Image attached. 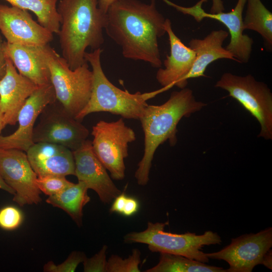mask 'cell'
I'll return each mask as SVG.
<instances>
[{"label":"cell","mask_w":272,"mask_h":272,"mask_svg":"<svg viewBox=\"0 0 272 272\" xmlns=\"http://www.w3.org/2000/svg\"><path fill=\"white\" fill-rule=\"evenodd\" d=\"M127 196L125 192H121L114 199V201L110 209L111 213H117L122 214Z\"/></svg>","instance_id":"31"},{"label":"cell","mask_w":272,"mask_h":272,"mask_svg":"<svg viewBox=\"0 0 272 272\" xmlns=\"http://www.w3.org/2000/svg\"><path fill=\"white\" fill-rule=\"evenodd\" d=\"M272 247V228L232 238L230 244L215 252L206 253L209 259L223 260L229 264L226 272H251Z\"/></svg>","instance_id":"10"},{"label":"cell","mask_w":272,"mask_h":272,"mask_svg":"<svg viewBox=\"0 0 272 272\" xmlns=\"http://www.w3.org/2000/svg\"><path fill=\"white\" fill-rule=\"evenodd\" d=\"M37 186L41 192L48 196L55 195L74 183L65 178V176L46 175L37 177Z\"/></svg>","instance_id":"26"},{"label":"cell","mask_w":272,"mask_h":272,"mask_svg":"<svg viewBox=\"0 0 272 272\" xmlns=\"http://www.w3.org/2000/svg\"><path fill=\"white\" fill-rule=\"evenodd\" d=\"M208 0H200L199 1L201 4L207 2ZM225 10L223 2L222 0H212V5L210 13L211 14L218 13L223 12Z\"/></svg>","instance_id":"33"},{"label":"cell","mask_w":272,"mask_h":272,"mask_svg":"<svg viewBox=\"0 0 272 272\" xmlns=\"http://www.w3.org/2000/svg\"><path fill=\"white\" fill-rule=\"evenodd\" d=\"M246 3V0H238L231 11L216 14L206 13L201 7L202 4L199 2L190 7L177 5L176 9L185 15L191 16L198 22L207 18L223 24L227 28L230 35V42L225 48L232 54L237 62L247 63L250 57L253 40L243 33L245 29L242 13Z\"/></svg>","instance_id":"12"},{"label":"cell","mask_w":272,"mask_h":272,"mask_svg":"<svg viewBox=\"0 0 272 272\" xmlns=\"http://www.w3.org/2000/svg\"><path fill=\"white\" fill-rule=\"evenodd\" d=\"M6 56L18 72L37 86L51 84L49 68L42 55L40 46L11 44L4 41Z\"/></svg>","instance_id":"19"},{"label":"cell","mask_w":272,"mask_h":272,"mask_svg":"<svg viewBox=\"0 0 272 272\" xmlns=\"http://www.w3.org/2000/svg\"><path fill=\"white\" fill-rule=\"evenodd\" d=\"M159 261L146 272H225L221 267L206 264L182 255L160 253Z\"/></svg>","instance_id":"24"},{"label":"cell","mask_w":272,"mask_h":272,"mask_svg":"<svg viewBox=\"0 0 272 272\" xmlns=\"http://www.w3.org/2000/svg\"><path fill=\"white\" fill-rule=\"evenodd\" d=\"M168 224V221L155 223L149 222L145 230L129 233L124 237V241L128 243L146 244L153 252L180 255L203 263L208 262L209 258L202 251V247L222 242L218 234L212 231H206L201 235L166 232L164 228Z\"/></svg>","instance_id":"6"},{"label":"cell","mask_w":272,"mask_h":272,"mask_svg":"<svg viewBox=\"0 0 272 272\" xmlns=\"http://www.w3.org/2000/svg\"><path fill=\"white\" fill-rule=\"evenodd\" d=\"M25 152L15 149H0V175L15 191L13 200L21 207L41 201L37 176Z\"/></svg>","instance_id":"11"},{"label":"cell","mask_w":272,"mask_h":272,"mask_svg":"<svg viewBox=\"0 0 272 272\" xmlns=\"http://www.w3.org/2000/svg\"><path fill=\"white\" fill-rule=\"evenodd\" d=\"M73 153L75 175L78 181L85 183L88 189L94 190L102 202L110 203L122 192L94 153L91 141L87 139Z\"/></svg>","instance_id":"15"},{"label":"cell","mask_w":272,"mask_h":272,"mask_svg":"<svg viewBox=\"0 0 272 272\" xmlns=\"http://www.w3.org/2000/svg\"><path fill=\"white\" fill-rule=\"evenodd\" d=\"M11 6L32 12L38 22L48 30L57 34L60 27V16L57 11L59 0H5Z\"/></svg>","instance_id":"22"},{"label":"cell","mask_w":272,"mask_h":272,"mask_svg":"<svg viewBox=\"0 0 272 272\" xmlns=\"http://www.w3.org/2000/svg\"><path fill=\"white\" fill-rule=\"evenodd\" d=\"M116 0H99V8L104 13H106L110 5Z\"/></svg>","instance_id":"35"},{"label":"cell","mask_w":272,"mask_h":272,"mask_svg":"<svg viewBox=\"0 0 272 272\" xmlns=\"http://www.w3.org/2000/svg\"><path fill=\"white\" fill-rule=\"evenodd\" d=\"M247 8L243 19L244 29L254 31L263 39L265 46L272 47V13L261 0H246Z\"/></svg>","instance_id":"23"},{"label":"cell","mask_w":272,"mask_h":272,"mask_svg":"<svg viewBox=\"0 0 272 272\" xmlns=\"http://www.w3.org/2000/svg\"><path fill=\"white\" fill-rule=\"evenodd\" d=\"M228 36V32L220 29L211 31L202 39L192 38L190 40L189 47L195 52V58L192 69L186 77L187 81L204 76L207 66L216 60L228 59L237 61L223 46Z\"/></svg>","instance_id":"20"},{"label":"cell","mask_w":272,"mask_h":272,"mask_svg":"<svg viewBox=\"0 0 272 272\" xmlns=\"http://www.w3.org/2000/svg\"><path fill=\"white\" fill-rule=\"evenodd\" d=\"M106 14L105 32L121 47L124 57L161 67L158 39L166 33V19L158 11L155 0L150 4L116 0Z\"/></svg>","instance_id":"1"},{"label":"cell","mask_w":272,"mask_h":272,"mask_svg":"<svg viewBox=\"0 0 272 272\" xmlns=\"http://www.w3.org/2000/svg\"><path fill=\"white\" fill-rule=\"evenodd\" d=\"M165 28L169 38L170 53L164 61L165 68L160 67L157 71L156 79L163 87L171 89L175 86L183 89L187 85L186 77L192 69L195 53L176 35L170 19H166Z\"/></svg>","instance_id":"16"},{"label":"cell","mask_w":272,"mask_h":272,"mask_svg":"<svg viewBox=\"0 0 272 272\" xmlns=\"http://www.w3.org/2000/svg\"><path fill=\"white\" fill-rule=\"evenodd\" d=\"M102 51L99 48L85 54V59L92 67V89L88 102L76 118L81 122L90 113L105 112L125 118L139 120L148 105L147 101L170 89L162 87L150 92L134 94L120 89L110 82L103 71L101 63Z\"/></svg>","instance_id":"4"},{"label":"cell","mask_w":272,"mask_h":272,"mask_svg":"<svg viewBox=\"0 0 272 272\" xmlns=\"http://www.w3.org/2000/svg\"><path fill=\"white\" fill-rule=\"evenodd\" d=\"M4 41L0 35V81L6 74L7 64L6 56L3 46Z\"/></svg>","instance_id":"32"},{"label":"cell","mask_w":272,"mask_h":272,"mask_svg":"<svg viewBox=\"0 0 272 272\" xmlns=\"http://www.w3.org/2000/svg\"><path fill=\"white\" fill-rule=\"evenodd\" d=\"M0 189H3L10 194L15 195V191L10 187L3 179L0 175Z\"/></svg>","instance_id":"36"},{"label":"cell","mask_w":272,"mask_h":272,"mask_svg":"<svg viewBox=\"0 0 272 272\" xmlns=\"http://www.w3.org/2000/svg\"><path fill=\"white\" fill-rule=\"evenodd\" d=\"M92 146L94 153L112 178L125 177L124 159L128 156V144L135 140L133 130L122 118L112 122L100 120L93 126Z\"/></svg>","instance_id":"8"},{"label":"cell","mask_w":272,"mask_h":272,"mask_svg":"<svg viewBox=\"0 0 272 272\" xmlns=\"http://www.w3.org/2000/svg\"><path fill=\"white\" fill-rule=\"evenodd\" d=\"M47 65L56 99L75 118L87 105L91 96L93 75L88 62L73 70L63 57L49 44L40 46Z\"/></svg>","instance_id":"5"},{"label":"cell","mask_w":272,"mask_h":272,"mask_svg":"<svg viewBox=\"0 0 272 272\" xmlns=\"http://www.w3.org/2000/svg\"><path fill=\"white\" fill-rule=\"evenodd\" d=\"M99 0H59L60 16L57 35L62 55L71 70L86 62V49L101 48L106 14L98 6Z\"/></svg>","instance_id":"3"},{"label":"cell","mask_w":272,"mask_h":272,"mask_svg":"<svg viewBox=\"0 0 272 272\" xmlns=\"http://www.w3.org/2000/svg\"><path fill=\"white\" fill-rule=\"evenodd\" d=\"M139 207V203L137 199L133 197L127 196L122 215L129 217L135 214Z\"/></svg>","instance_id":"30"},{"label":"cell","mask_w":272,"mask_h":272,"mask_svg":"<svg viewBox=\"0 0 272 272\" xmlns=\"http://www.w3.org/2000/svg\"><path fill=\"white\" fill-rule=\"evenodd\" d=\"M6 73L0 81V113L6 125H15L28 98L38 87L17 71L7 57Z\"/></svg>","instance_id":"17"},{"label":"cell","mask_w":272,"mask_h":272,"mask_svg":"<svg viewBox=\"0 0 272 272\" xmlns=\"http://www.w3.org/2000/svg\"><path fill=\"white\" fill-rule=\"evenodd\" d=\"M6 126V125L4 120L3 115L0 113V135H1V133L2 132V130L4 128V127Z\"/></svg>","instance_id":"37"},{"label":"cell","mask_w":272,"mask_h":272,"mask_svg":"<svg viewBox=\"0 0 272 272\" xmlns=\"http://www.w3.org/2000/svg\"><path fill=\"white\" fill-rule=\"evenodd\" d=\"M215 87L227 91L259 122L258 137L272 139V93L267 85L251 75L240 76L224 73Z\"/></svg>","instance_id":"7"},{"label":"cell","mask_w":272,"mask_h":272,"mask_svg":"<svg viewBox=\"0 0 272 272\" xmlns=\"http://www.w3.org/2000/svg\"><path fill=\"white\" fill-rule=\"evenodd\" d=\"M23 220L22 212L17 207L7 206L0 209V228L11 231L18 228Z\"/></svg>","instance_id":"28"},{"label":"cell","mask_w":272,"mask_h":272,"mask_svg":"<svg viewBox=\"0 0 272 272\" xmlns=\"http://www.w3.org/2000/svg\"><path fill=\"white\" fill-rule=\"evenodd\" d=\"M86 257L81 251H74L62 263L56 265L52 261H48L43 266L46 272H74L78 265L83 262Z\"/></svg>","instance_id":"27"},{"label":"cell","mask_w":272,"mask_h":272,"mask_svg":"<svg viewBox=\"0 0 272 272\" xmlns=\"http://www.w3.org/2000/svg\"><path fill=\"white\" fill-rule=\"evenodd\" d=\"M88 190L85 183L78 181L61 192L49 196L46 202L63 210L80 227L82 225L83 208L90 200Z\"/></svg>","instance_id":"21"},{"label":"cell","mask_w":272,"mask_h":272,"mask_svg":"<svg viewBox=\"0 0 272 272\" xmlns=\"http://www.w3.org/2000/svg\"><path fill=\"white\" fill-rule=\"evenodd\" d=\"M206 105L197 101L192 91L186 88L173 92L168 100L160 105H147L139 119L144 133V151L134 175L139 185L145 186L148 183L154 155L158 147L167 141L171 146L176 144L177 126L180 120Z\"/></svg>","instance_id":"2"},{"label":"cell","mask_w":272,"mask_h":272,"mask_svg":"<svg viewBox=\"0 0 272 272\" xmlns=\"http://www.w3.org/2000/svg\"><path fill=\"white\" fill-rule=\"evenodd\" d=\"M108 247L103 245L101 250L91 258L86 257L83 262L85 272H107L106 252Z\"/></svg>","instance_id":"29"},{"label":"cell","mask_w":272,"mask_h":272,"mask_svg":"<svg viewBox=\"0 0 272 272\" xmlns=\"http://www.w3.org/2000/svg\"><path fill=\"white\" fill-rule=\"evenodd\" d=\"M56 100L51 84L38 87L19 112L17 130L9 135H0V149H15L26 152L34 144L33 132L36 120L44 108Z\"/></svg>","instance_id":"13"},{"label":"cell","mask_w":272,"mask_h":272,"mask_svg":"<svg viewBox=\"0 0 272 272\" xmlns=\"http://www.w3.org/2000/svg\"><path fill=\"white\" fill-rule=\"evenodd\" d=\"M141 262V252L134 249L128 257L123 259L113 254L107 261V272H140L139 265Z\"/></svg>","instance_id":"25"},{"label":"cell","mask_w":272,"mask_h":272,"mask_svg":"<svg viewBox=\"0 0 272 272\" xmlns=\"http://www.w3.org/2000/svg\"><path fill=\"white\" fill-rule=\"evenodd\" d=\"M37 177L75 175V161L70 149L55 144L34 143L26 152Z\"/></svg>","instance_id":"18"},{"label":"cell","mask_w":272,"mask_h":272,"mask_svg":"<svg viewBox=\"0 0 272 272\" xmlns=\"http://www.w3.org/2000/svg\"><path fill=\"white\" fill-rule=\"evenodd\" d=\"M0 31L6 42L43 46L53 39V33L34 21L27 10L0 4Z\"/></svg>","instance_id":"14"},{"label":"cell","mask_w":272,"mask_h":272,"mask_svg":"<svg viewBox=\"0 0 272 272\" xmlns=\"http://www.w3.org/2000/svg\"><path fill=\"white\" fill-rule=\"evenodd\" d=\"M272 253L271 250L270 249L265 254L263 261L262 262V265L267 267L269 269H272Z\"/></svg>","instance_id":"34"},{"label":"cell","mask_w":272,"mask_h":272,"mask_svg":"<svg viewBox=\"0 0 272 272\" xmlns=\"http://www.w3.org/2000/svg\"><path fill=\"white\" fill-rule=\"evenodd\" d=\"M89 134L87 128L56 100L47 105L39 116L33 142L59 145L74 151L81 147Z\"/></svg>","instance_id":"9"}]
</instances>
